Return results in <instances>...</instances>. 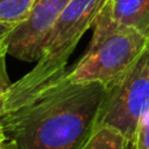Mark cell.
I'll return each mask as SVG.
<instances>
[{
  "mask_svg": "<svg viewBox=\"0 0 149 149\" xmlns=\"http://www.w3.org/2000/svg\"><path fill=\"white\" fill-rule=\"evenodd\" d=\"M106 94L100 82H73L64 74L0 118L5 139L16 149H81L94 132Z\"/></svg>",
  "mask_w": 149,
  "mask_h": 149,
  "instance_id": "1",
  "label": "cell"
},
{
  "mask_svg": "<svg viewBox=\"0 0 149 149\" xmlns=\"http://www.w3.org/2000/svg\"><path fill=\"white\" fill-rule=\"evenodd\" d=\"M106 3L107 0H70L52 26L36 67L12 84L5 114L30 103L67 73L68 59Z\"/></svg>",
  "mask_w": 149,
  "mask_h": 149,
  "instance_id": "2",
  "label": "cell"
},
{
  "mask_svg": "<svg viewBox=\"0 0 149 149\" xmlns=\"http://www.w3.org/2000/svg\"><path fill=\"white\" fill-rule=\"evenodd\" d=\"M93 28L86 52L65 74L73 82H100L109 88L136 65L149 39L111 20L105 7Z\"/></svg>",
  "mask_w": 149,
  "mask_h": 149,
  "instance_id": "3",
  "label": "cell"
},
{
  "mask_svg": "<svg viewBox=\"0 0 149 149\" xmlns=\"http://www.w3.org/2000/svg\"><path fill=\"white\" fill-rule=\"evenodd\" d=\"M106 89L95 128L109 127L134 141L140 119L149 111V73L134 67Z\"/></svg>",
  "mask_w": 149,
  "mask_h": 149,
  "instance_id": "4",
  "label": "cell"
},
{
  "mask_svg": "<svg viewBox=\"0 0 149 149\" xmlns=\"http://www.w3.org/2000/svg\"><path fill=\"white\" fill-rule=\"evenodd\" d=\"M68 3L70 0H37L29 17L8 34V55L24 62H37L52 26Z\"/></svg>",
  "mask_w": 149,
  "mask_h": 149,
  "instance_id": "5",
  "label": "cell"
},
{
  "mask_svg": "<svg viewBox=\"0 0 149 149\" xmlns=\"http://www.w3.org/2000/svg\"><path fill=\"white\" fill-rule=\"evenodd\" d=\"M105 10L116 24L149 39V0H107Z\"/></svg>",
  "mask_w": 149,
  "mask_h": 149,
  "instance_id": "6",
  "label": "cell"
},
{
  "mask_svg": "<svg viewBox=\"0 0 149 149\" xmlns=\"http://www.w3.org/2000/svg\"><path fill=\"white\" fill-rule=\"evenodd\" d=\"M37 0H0V22L13 28L29 17Z\"/></svg>",
  "mask_w": 149,
  "mask_h": 149,
  "instance_id": "7",
  "label": "cell"
},
{
  "mask_svg": "<svg viewBox=\"0 0 149 149\" xmlns=\"http://www.w3.org/2000/svg\"><path fill=\"white\" fill-rule=\"evenodd\" d=\"M128 140L109 127H98L81 149H123Z\"/></svg>",
  "mask_w": 149,
  "mask_h": 149,
  "instance_id": "8",
  "label": "cell"
},
{
  "mask_svg": "<svg viewBox=\"0 0 149 149\" xmlns=\"http://www.w3.org/2000/svg\"><path fill=\"white\" fill-rule=\"evenodd\" d=\"M7 47L5 45L0 47V118L5 115V105L9 95V90L13 82H10L9 77L7 73V67H5V58H7Z\"/></svg>",
  "mask_w": 149,
  "mask_h": 149,
  "instance_id": "9",
  "label": "cell"
},
{
  "mask_svg": "<svg viewBox=\"0 0 149 149\" xmlns=\"http://www.w3.org/2000/svg\"><path fill=\"white\" fill-rule=\"evenodd\" d=\"M134 141L136 149H149V111L140 119Z\"/></svg>",
  "mask_w": 149,
  "mask_h": 149,
  "instance_id": "10",
  "label": "cell"
},
{
  "mask_svg": "<svg viewBox=\"0 0 149 149\" xmlns=\"http://www.w3.org/2000/svg\"><path fill=\"white\" fill-rule=\"evenodd\" d=\"M135 67L139 68V70H141L143 72L149 73V41L147 43V47H145L144 52L141 54L139 62L136 63V65H135Z\"/></svg>",
  "mask_w": 149,
  "mask_h": 149,
  "instance_id": "11",
  "label": "cell"
},
{
  "mask_svg": "<svg viewBox=\"0 0 149 149\" xmlns=\"http://www.w3.org/2000/svg\"><path fill=\"white\" fill-rule=\"evenodd\" d=\"M13 29L12 25H8V24L0 22V47H3L5 45V39H7L8 34L10 33V30Z\"/></svg>",
  "mask_w": 149,
  "mask_h": 149,
  "instance_id": "12",
  "label": "cell"
},
{
  "mask_svg": "<svg viewBox=\"0 0 149 149\" xmlns=\"http://www.w3.org/2000/svg\"><path fill=\"white\" fill-rule=\"evenodd\" d=\"M0 149H16V148L9 140L4 139L3 141H0Z\"/></svg>",
  "mask_w": 149,
  "mask_h": 149,
  "instance_id": "13",
  "label": "cell"
},
{
  "mask_svg": "<svg viewBox=\"0 0 149 149\" xmlns=\"http://www.w3.org/2000/svg\"><path fill=\"white\" fill-rule=\"evenodd\" d=\"M123 149H136V147H135V141H132V140H128V141H127V144L124 145Z\"/></svg>",
  "mask_w": 149,
  "mask_h": 149,
  "instance_id": "14",
  "label": "cell"
},
{
  "mask_svg": "<svg viewBox=\"0 0 149 149\" xmlns=\"http://www.w3.org/2000/svg\"><path fill=\"white\" fill-rule=\"evenodd\" d=\"M4 139H5V134H4V130H3L1 123H0V141H3Z\"/></svg>",
  "mask_w": 149,
  "mask_h": 149,
  "instance_id": "15",
  "label": "cell"
}]
</instances>
